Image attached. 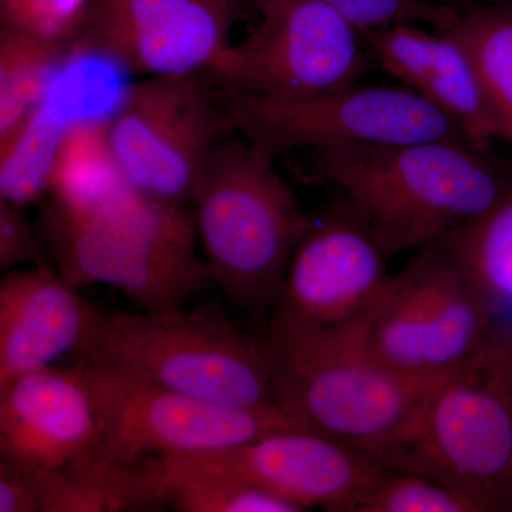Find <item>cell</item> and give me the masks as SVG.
Instances as JSON below:
<instances>
[{"mask_svg":"<svg viewBox=\"0 0 512 512\" xmlns=\"http://www.w3.org/2000/svg\"><path fill=\"white\" fill-rule=\"evenodd\" d=\"M158 456L120 457L94 450L60 468L40 467L39 512L157 510Z\"/></svg>","mask_w":512,"mask_h":512,"instance_id":"obj_18","label":"cell"},{"mask_svg":"<svg viewBox=\"0 0 512 512\" xmlns=\"http://www.w3.org/2000/svg\"><path fill=\"white\" fill-rule=\"evenodd\" d=\"M448 32L466 46L500 127L501 140L512 144V3L460 16Z\"/></svg>","mask_w":512,"mask_h":512,"instance_id":"obj_24","label":"cell"},{"mask_svg":"<svg viewBox=\"0 0 512 512\" xmlns=\"http://www.w3.org/2000/svg\"><path fill=\"white\" fill-rule=\"evenodd\" d=\"M194 211L205 262L227 301L252 316L272 311L308 222L275 163L237 131L222 134Z\"/></svg>","mask_w":512,"mask_h":512,"instance_id":"obj_4","label":"cell"},{"mask_svg":"<svg viewBox=\"0 0 512 512\" xmlns=\"http://www.w3.org/2000/svg\"><path fill=\"white\" fill-rule=\"evenodd\" d=\"M107 121L109 117L80 120L70 127L46 198L67 207L89 208L124 187L111 157Z\"/></svg>","mask_w":512,"mask_h":512,"instance_id":"obj_23","label":"cell"},{"mask_svg":"<svg viewBox=\"0 0 512 512\" xmlns=\"http://www.w3.org/2000/svg\"><path fill=\"white\" fill-rule=\"evenodd\" d=\"M494 316L463 268L430 244L390 279L367 345L396 372L440 379L476 355L494 332Z\"/></svg>","mask_w":512,"mask_h":512,"instance_id":"obj_10","label":"cell"},{"mask_svg":"<svg viewBox=\"0 0 512 512\" xmlns=\"http://www.w3.org/2000/svg\"><path fill=\"white\" fill-rule=\"evenodd\" d=\"M238 15L237 0H92L76 49L146 77L201 72Z\"/></svg>","mask_w":512,"mask_h":512,"instance_id":"obj_13","label":"cell"},{"mask_svg":"<svg viewBox=\"0 0 512 512\" xmlns=\"http://www.w3.org/2000/svg\"><path fill=\"white\" fill-rule=\"evenodd\" d=\"M185 457L271 491L303 511L350 512L393 473L369 451L308 429L272 431L227 450Z\"/></svg>","mask_w":512,"mask_h":512,"instance_id":"obj_14","label":"cell"},{"mask_svg":"<svg viewBox=\"0 0 512 512\" xmlns=\"http://www.w3.org/2000/svg\"><path fill=\"white\" fill-rule=\"evenodd\" d=\"M160 457V456H158ZM160 501L180 512H302L299 505L190 457H160Z\"/></svg>","mask_w":512,"mask_h":512,"instance_id":"obj_21","label":"cell"},{"mask_svg":"<svg viewBox=\"0 0 512 512\" xmlns=\"http://www.w3.org/2000/svg\"><path fill=\"white\" fill-rule=\"evenodd\" d=\"M387 259L343 198L308 215L268 332H325L372 319L392 279Z\"/></svg>","mask_w":512,"mask_h":512,"instance_id":"obj_12","label":"cell"},{"mask_svg":"<svg viewBox=\"0 0 512 512\" xmlns=\"http://www.w3.org/2000/svg\"><path fill=\"white\" fill-rule=\"evenodd\" d=\"M80 356L229 409H278L264 343L245 335L211 303L191 311L106 315Z\"/></svg>","mask_w":512,"mask_h":512,"instance_id":"obj_6","label":"cell"},{"mask_svg":"<svg viewBox=\"0 0 512 512\" xmlns=\"http://www.w3.org/2000/svg\"><path fill=\"white\" fill-rule=\"evenodd\" d=\"M429 2L463 16L474 10L512 3V0H429Z\"/></svg>","mask_w":512,"mask_h":512,"instance_id":"obj_29","label":"cell"},{"mask_svg":"<svg viewBox=\"0 0 512 512\" xmlns=\"http://www.w3.org/2000/svg\"><path fill=\"white\" fill-rule=\"evenodd\" d=\"M372 319L325 332H268L264 345L275 406L303 429L375 456L446 376L420 379L380 362L367 345Z\"/></svg>","mask_w":512,"mask_h":512,"instance_id":"obj_5","label":"cell"},{"mask_svg":"<svg viewBox=\"0 0 512 512\" xmlns=\"http://www.w3.org/2000/svg\"><path fill=\"white\" fill-rule=\"evenodd\" d=\"M53 266L6 272L0 282V384L89 348L103 313Z\"/></svg>","mask_w":512,"mask_h":512,"instance_id":"obj_16","label":"cell"},{"mask_svg":"<svg viewBox=\"0 0 512 512\" xmlns=\"http://www.w3.org/2000/svg\"><path fill=\"white\" fill-rule=\"evenodd\" d=\"M232 130L207 70L147 77L124 90L107 141L127 190L167 207L194 208L215 141Z\"/></svg>","mask_w":512,"mask_h":512,"instance_id":"obj_7","label":"cell"},{"mask_svg":"<svg viewBox=\"0 0 512 512\" xmlns=\"http://www.w3.org/2000/svg\"><path fill=\"white\" fill-rule=\"evenodd\" d=\"M37 231L57 272L74 288L107 285L141 312L180 311L207 288L194 208L144 200L126 187L89 208L43 200Z\"/></svg>","mask_w":512,"mask_h":512,"instance_id":"obj_2","label":"cell"},{"mask_svg":"<svg viewBox=\"0 0 512 512\" xmlns=\"http://www.w3.org/2000/svg\"><path fill=\"white\" fill-rule=\"evenodd\" d=\"M92 0H0L2 25L56 42L76 43Z\"/></svg>","mask_w":512,"mask_h":512,"instance_id":"obj_27","label":"cell"},{"mask_svg":"<svg viewBox=\"0 0 512 512\" xmlns=\"http://www.w3.org/2000/svg\"><path fill=\"white\" fill-rule=\"evenodd\" d=\"M76 52V43L47 40L2 25L0 144L8 141L35 113Z\"/></svg>","mask_w":512,"mask_h":512,"instance_id":"obj_19","label":"cell"},{"mask_svg":"<svg viewBox=\"0 0 512 512\" xmlns=\"http://www.w3.org/2000/svg\"><path fill=\"white\" fill-rule=\"evenodd\" d=\"M433 244L463 268L494 313L512 306V190Z\"/></svg>","mask_w":512,"mask_h":512,"instance_id":"obj_22","label":"cell"},{"mask_svg":"<svg viewBox=\"0 0 512 512\" xmlns=\"http://www.w3.org/2000/svg\"><path fill=\"white\" fill-rule=\"evenodd\" d=\"M221 97L232 130L272 163L298 148L437 140L470 143L456 120L404 86L355 84L296 101L264 99L221 87Z\"/></svg>","mask_w":512,"mask_h":512,"instance_id":"obj_9","label":"cell"},{"mask_svg":"<svg viewBox=\"0 0 512 512\" xmlns=\"http://www.w3.org/2000/svg\"><path fill=\"white\" fill-rule=\"evenodd\" d=\"M76 367L96 406L97 450L103 453L192 456L237 447L272 431L303 429L279 409L218 406L97 357L79 356Z\"/></svg>","mask_w":512,"mask_h":512,"instance_id":"obj_11","label":"cell"},{"mask_svg":"<svg viewBox=\"0 0 512 512\" xmlns=\"http://www.w3.org/2000/svg\"><path fill=\"white\" fill-rule=\"evenodd\" d=\"M37 228L29 224L25 208L0 201V269L20 266H53Z\"/></svg>","mask_w":512,"mask_h":512,"instance_id":"obj_28","label":"cell"},{"mask_svg":"<svg viewBox=\"0 0 512 512\" xmlns=\"http://www.w3.org/2000/svg\"><path fill=\"white\" fill-rule=\"evenodd\" d=\"M308 177L333 185L387 258L433 244L512 190L507 164L467 141L311 148Z\"/></svg>","mask_w":512,"mask_h":512,"instance_id":"obj_1","label":"cell"},{"mask_svg":"<svg viewBox=\"0 0 512 512\" xmlns=\"http://www.w3.org/2000/svg\"><path fill=\"white\" fill-rule=\"evenodd\" d=\"M99 441L96 406L76 365L0 384V457L60 468L92 453Z\"/></svg>","mask_w":512,"mask_h":512,"instance_id":"obj_15","label":"cell"},{"mask_svg":"<svg viewBox=\"0 0 512 512\" xmlns=\"http://www.w3.org/2000/svg\"><path fill=\"white\" fill-rule=\"evenodd\" d=\"M375 457L390 470L447 485L478 512L512 511L511 333L495 328Z\"/></svg>","mask_w":512,"mask_h":512,"instance_id":"obj_3","label":"cell"},{"mask_svg":"<svg viewBox=\"0 0 512 512\" xmlns=\"http://www.w3.org/2000/svg\"><path fill=\"white\" fill-rule=\"evenodd\" d=\"M363 39L376 66L456 120L471 146L488 151L501 140L476 64L453 33L403 25Z\"/></svg>","mask_w":512,"mask_h":512,"instance_id":"obj_17","label":"cell"},{"mask_svg":"<svg viewBox=\"0 0 512 512\" xmlns=\"http://www.w3.org/2000/svg\"><path fill=\"white\" fill-rule=\"evenodd\" d=\"M77 120L46 96L35 113L0 144V201L26 208L45 200L64 138Z\"/></svg>","mask_w":512,"mask_h":512,"instance_id":"obj_20","label":"cell"},{"mask_svg":"<svg viewBox=\"0 0 512 512\" xmlns=\"http://www.w3.org/2000/svg\"><path fill=\"white\" fill-rule=\"evenodd\" d=\"M259 25L215 56L221 87L271 100H308L359 84L373 66L365 39L316 0H255Z\"/></svg>","mask_w":512,"mask_h":512,"instance_id":"obj_8","label":"cell"},{"mask_svg":"<svg viewBox=\"0 0 512 512\" xmlns=\"http://www.w3.org/2000/svg\"><path fill=\"white\" fill-rule=\"evenodd\" d=\"M350 512H478L476 505L447 485L421 474L393 471Z\"/></svg>","mask_w":512,"mask_h":512,"instance_id":"obj_25","label":"cell"},{"mask_svg":"<svg viewBox=\"0 0 512 512\" xmlns=\"http://www.w3.org/2000/svg\"><path fill=\"white\" fill-rule=\"evenodd\" d=\"M339 13L360 33L394 26H429L436 32H448L461 15L433 5L429 0H316Z\"/></svg>","mask_w":512,"mask_h":512,"instance_id":"obj_26","label":"cell"}]
</instances>
